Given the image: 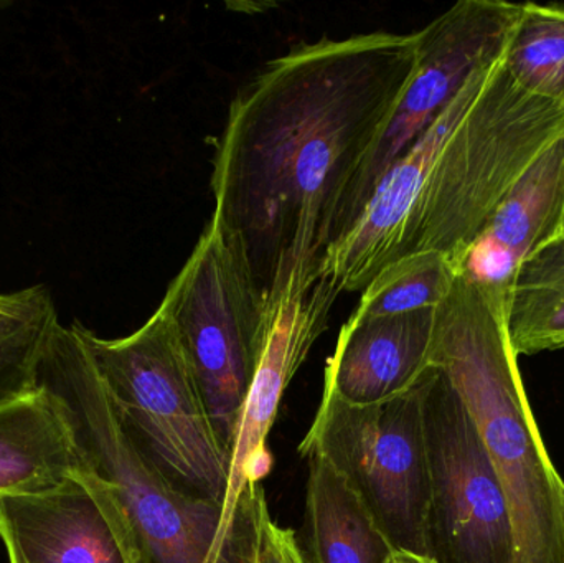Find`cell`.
Here are the masks:
<instances>
[{
	"label": "cell",
	"instance_id": "4",
	"mask_svg": "<svg viewBox=\"0 0 564 563\" xmlns=\"http://www.w3.org/2000/svg\"><path fill=\"white\" fill-rule=\"evenodd\" d=\"M506 326V293L456 277L437 306L430 366L469 410L502 481L513 563H564V483L550 459Z\"/></svg>",
	"mask_w": 564,
	"mask_h": 563
},
{
	"label": "cell",
	"instance_id": "18",
	"mask_svg": "<svg viewBox=\"0 0 564 563\" xmlns=\"http://www.w3.org/2000/svg\"><path fill=\"white\" fill-rule=\"evenodd\" d=\"M456 281L453 264L443 253H417L384 268L368 284L351 316L381 317L437 310Z\"/></svg>",
	"mask_w": 564,
	"mask_h": 563
},
{
	"label": "cell",
	"instance_id": "15",
	"mask_svg": "<svg viewBox=\"0 0 564 563\" xmlns=\"http://www.w3.org/2000/svg\"><path fill=\"white\" fill-rule=\"evenodd\" d=\"M307 528L314 563H390L394 549L334 466L308 455Z\"/></svg>",
	"mask_w": 564,
	"mask_h": 563
},
{
	"label": "cell",
	"instance_id": "20",
	"mask_svg": "<svg viewBox=\"0 0 564 563\" xmlns=\"http://www.w3.org/2000/svg\"><path fill=\"white\" fill-rule=\"evenodd\" d=\"M253 563H307L292 531L274 521L264 492L257 506Z\"/></svg>",
	"mask_w": 564,
	"mask_h": 563
},
{
	"label": "cell",
	"instance_id": "13",
	"mask_svg": "<svg viewBox=\"0 0 564 563\" xmlns=\"http://www.w3.org/2000/svg\"><path fill=\"white\" fill-rule=\"evenodd\" d=\"M434 326L436 310L350 316L325 366L322 396L367 407L413 389L430 369Z\"/></svg>",
	"mask_w": 564,
	"mask_h": 563
},
{
	"label": "cell",
	"instance_id": "5",
	"mask_svg": "<svg viewBox=\"0 0 564 563\" xmlns=\"http://www.w3.org/2000/svg\"><path fill=\"white\" fill-rule=\"evenodd\" d=\"M129 433L181 491L224 506L231 458L218 442L184 347L161 306L131 336L73 323Z\"/></svg>",
	"mask_w": 564,
	"mask_h": 563
},
{
	"label": "cell",
	"instance_id": "17",
	"mask_svg": "<svg viewBox=\"0 0 564 563\" xmlns=\"http://www.w3.org/2000/svg\"><path fill=\"white\" fill-rule=\"evenodd\" d=\"M502 65L523 91L564 102V7L520 3Z\"/></svg>",
	"mask_w": 564,
	"mask_h": 563
},
{
	"label": "cell",
	"instance_id": "12",
	"mask_svg": "<svg viewBox=\"0 0 564 563\" xmlns=\"http://www.w3.org/2000/svg\"><path fill=\"white\" fill-rule=\"evenodd\" d=\"M9 563H129L101 502L76 473L40 495L0 498Z\"/></svg>",
	"mask_w": 564,
	"mask_h": 563
},
{
	"label": "cell",
	"instance_id": "21",
	"mask_svg": "<svg viewBox=\"0 0 564 563\" xmlns=\"http://www.w3.org/2000/svg\"><path fill=\"white\" fill-rule=\"evenodd\" d=\"M50 301H53L52 293L43 284L15 291V293L0 294V329L30 316Z\"/></svg>",
	"mask_w": 564,
	"mask_h": 563
},
{
	"label": "cell",
	"instance_id": "11",
	"mask_svg": "<svg viewBox=\"0 0 564 563\" xmlns=\"http://www.w3.org/2000/svg\"><path fill=\"white\" fill-rule=\"evenodd\" d=\"M564 231V134L550 144L494 208L454 273L507 296L520 264Z\"/></svg>",
	"mask_w": 564,
	"mask_h": 563
},
{
	"label": "cell",
	"instance_id": "22",
	"mask_svg": "<svg viewBox=\"0 0 564 563\" xmlns=\"http://www.w3.org/2000/svg\"><path fill=\"white\" fill-rule=\"evenodd\" d=\"M390 563H431L427 559L416 557V555L404 554V552H394Z\"/></svg>",
	"mask_w": 564,
	"mask_h": 563
},
{
	"label": "cell",
	"instance_id": "9",
	"mask_svg": "<svg viewBox=\"0 0 564 563\" xmlns=\"http://www.w3.org/2000/svg\"><path fill=\"white\" fill-rule=\"evenodd\" d=\"M519 12L520 3L506 0H459L413 33L410 83L358 172L345 208L344 237L364 214L391 165L433 124L474 73L502 58Z\"/></svg>",
	"mask_w": 564,
	"mask_h": 563
},
{
	"label": "cell",
	"instance_id": "7",
	"mask_svg": "<svg viewBox=\"0 0 564 563\" xmlns=\"http://www.w3.org/2000/svg\"><path fill=\"white\" fill-rule=\"evenodd\" d=\"M421 380L375 405L322 396L299 455H318L334 466L394 552L427 559L430 459Z\"/></svg>",
	"mask_w": 564,
	"mask_h": 563
},
{
	"label": "cell",
	"instance_id": "14",
	"mask_svg": "<svg viewBox=\"0 0 564 563\" xmlns=\"http://www.w3.org/2000/svg\"><path fill=\"white\" fill-rule=\"evenodd\" d=\"M78 472L68 423L46 390L0 403V498L52 491Z\"/></svg>",
	"mask_w": 564,
	"mask_h": 563
},
{
	"label": "cell",
	"instance_id": "8",
	"mask_svg": "<svg viewBox=\"0 0 564 563\" xmlns=\"http://www.w3.org/2000/svg\"><path fill=\"white\" fill-rule=\"evenodd\" d=\"M430 459L426 557L431 563H513V528L502 481L459 393L437 367L423 380Z\"/></svg>",
	"mask_w": 564,
	"mask_h": 563
},
{
	"label": "cell",
	"instance_id": "3",
	"mask_svg": "<svg viewBox=\"0 0 564 563\" xmlns=\"http://www.w3.org/2000/svg\"><path fill=\"white\" fill-rule=\"evenodd\" d=\"M39 386L65 416L78 475L111 519L129 563H253L257 512L253 522L228 528L224 506L181 491L159 472L122 422L75 327L59 321L53 327Z\"/></svg>",
	"mask_w": 564,
	"mask_h": 563
},
{
	"label": "cell",
	"instance_id": "2",
	"mask_svg": "<svg viewBox=\"0 0 564 563\" xmlns=\"http://www.w3.org/2000/svg\"><path fill=\"white\" fill-rule=\"evenodd\" d=\"M564 134V102L523 91L502 58L470 76L391 165L354 227L322 263L340 291H364L401 258L473 243L494 208Z\"/></svg>",
	"mask_w": 564,
	"mask_h": 563
},
{
	"label": "cell",
	"instance_id": "1",
	"mask_svg": "<svg viewBox=\"0 0 564 563\" xmlns=\"http://www.w3.org/2000/svg\"><path fill=\"white\" fill-rule=\"evenodd\" d=\"M414 66V36L391 32L301 43L230 105L212 169L215 212L235 235L268 306L311 283L344 238L361 165Z\"/></svg>",
	"mask_w": 564,
	"mask_h": 563
},
{
	"label": "cell",
	"instance_id": "19",
	"mask_svg": "<svg viewBox=\"0 0 564 563\" xmlns=\"http://www.w3.org/2000/svg\"><path fill=\"white\" fill-rule=\"evenodd\" d=\"M58 323L50 301L35 313L0 329V403L39 389V366L46 340Z\"/></svg>",
	"mask_w": 564,
	"mask_h": 563
},
{
	"label": "cell",
	"instance_id": "6",
	"mask_svg": "<svg viewBox=\"0 0 564 563\" xmlns=\"http://www.w3.org/2000/svg\"><path fill=\"white\" fill-rule=\"evenodd\" d=\"M161 307L184 347L218 442L231 458L273 310L243 248L217 215Z\"/></svg>",
	"mask_w": 564,
	"mask_h": 563
},
{
	"label": "cell",
	"instance_id": "10",
	"mask_svg": "<svg viewBox=\"0 0 564 563\" xmlns=\"http://www.w3.org/2000/svg\"><path fill=\"white\" fill-rule=\"evenodd\" d=\"M341 291L324 273L307 284L289 281L271 304L270 329L245 403L237 445L231 453L230 485L224 505L228 528L253 522L261 481L273 468L268 435L276 422L282 397L325 333Z\"/></svg>",
	"mask_w": 564,
	"mask_h": 563
},
{
	"label": "cell",
	"instance_id": "16",
	"mask_svg": "<svg viewBox=\"0 0 564 563\" xmlns=\"http://www.w3.org/2000/svg\"><path fill=\"white\" fill-rule=\"evenodd\" d=\"M517 356L564 349V231L520 264L506 296Z\"/></svg>",
	"mask_w": 564,
	"mask_h": 563
}]
</instances>
